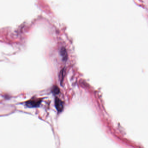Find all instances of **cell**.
<instances>
[{"label": "cell", "instance_id": "277c9868", "mask_svg": "<svg viewBox=\"0 0 148 148\" xmlns=\"http://www.w3.org/2000/svg\"><path fill=\"white\" fill-rule=\"evenodd\" d=\"M52 92L55 94H57L60 93V89L57 86H54L52 89Z\"/></svg>", "mask_w": 148, "mask_h": 148}, {"label": "cell", "instance_id": "3957f363", "mask_svg": "<svg viewBox=\"0 0 148 148\" xmlns=\"http://www.w3.org/2000/svg\"><path fill=\"white\" fill-rule=\"evenodd\" d=\"M60 54L63 57V60L64 61H66L68 58L67 53L66 50V49L63 47L60 50Z\"/></svg>", "mask_w": 148, "mask_h": 148}, {"label": "cell", "instance_id": "7a4b0ae2", "mask_svg": "<svg viewBox=\"0 0 148 148\" xmlns=\"http://www.w3.org/2000/svg\"><path fill=\"white\" fill-rule=\"evenodd\" d=\"M55 106L59 112H61L63 109V103L60 99L56 97L55 99Z\"/></svg>", "mask_w": 148, "mask_h": 148}, {"label": "cell", "instance_id": "5b68a950", "mask_svg": "<svg viewBox=\"0 0 148 148\" xmlns=\"http://www.w3.org/2000/svg\"><path fill=\"white\" fill-rule=\"evenodd\" d=\"M63 73H64V71H63H63H61V72H60V74H61V77H62L60 78L61 82H62V81H63Z\"/></svg>", "mask_w": 148, "mask_h": 148}, {"label": "cell", "instance_id": "6da1fadb", "mask_svg": "<svg viewBox=\"0 0 148 148\" xmlns=\"http://www.w3.org/2000/svg\"><path fill=\"white\" fill-rule=\"evenodd\" d=\"M41 100H31L26 102V105L29 107H34L39 106Z\"/></svg>", "mask_w": 148, "mask_h": 148}]
</instances>
